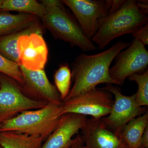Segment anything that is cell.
<instances>
[{"instance_id": "cell-1", "label": "cell", "mask_w": 148, "mask_h": 148, "mask_svg": "<svg viewBox=\"0 0 148 148\" xmlns=\"http://www.w3.org/2000/svg\"><path fill=\"white\" fill-rule=\"evenodd\" d=\"M131 44L119 41L101 53L93 55L82 53L78 56L73 63L71 71L74 85L65 101L95 88L101 84L118 85L110 76V66L118 54Z\"/></svg>"}, {"instance_id": "cell-2", "label": "cell", "mask_w": 148, "mask_h": 148, "mask_svg": "<svg viewBox=\"0 0 148 148\" xmlns=\"http://www.w3.org/2000/svg\"><path fill=\"white\" fill-rule=\"evenodd\" d=\"M147 15L138 8L137 1L125 0L116 10L103 18L91 41L104 49L118 37L132 34L148 23Z\"/></svg>"}, {"instance_id": "cell-3", "label": "cell", "mask_w": 148, "mask_h": 148, "mask_svg": "<svg viewBox=\"0 0 148 148\" xmlns=\"http://www.w3.org/2000/svg\"><path fill=\"white\" fill-rule=\"evenodd\" d=\"M45 8L43 25L56 38L69 43L85 52L93 51L97 47L83 33L77 19L64 8L61 1H41Z\"/></svg>"}, {"instance_id": "cell-4", "label": "cell", "mask_w": 148, "mask_h": 148, "mask_svg": "<svg viewBox=\"0 0 148 148\" xmlns=\"http://www.w3.org/2000/svg\"><path fill=\"white\" fill-rule=\"evenodd\" d=\"M61 105L48 103L42 108L22 112L2 122L0 132L13 131L39 135L46 140L55 130L63 115Z\"/></svg>"}, {"instance_id": "cell-5", "label": "cell", "mask_w": 148, "mask_h": 148, "mask_svg": "<svg viewBox=\"0 0 148 148\" xmlns=\"http://www.w3.org/2000/svg\"><path fill=\"white\" fill-rule=\"evenodd\" d=\"M48 103L29 98L18 83L0 73V123L24 111L42 108Z\"/></svg>"}, {"instance_id": "cell-6", "label": "cell", "mask_w": 148, "mask_h": 148, "mask_svg": "<svg viewBox=\"0 0 148 148\" xmlns=\"http://www.w3.org/2000/svg\"><path fill=\"white\" fill-rule=\"evenodd\" d=\"M114 102L111 92L96 87L62 102L61 114L89 115L101 119L108 115Z\"/></svg>"}, {"instance_id": "cell-7", "label": "cell", "mask_w": 148, "mask_h": 148, "mask_svg": "<svg viewBox=\"0 0 148 148\" xmlns=\"http://www.w3.org/2000/svg\"><path fill=\"white\" fill-rule=\"evenodd\" d=\"M101 89L113 94L115 101L108 116L102 118L104 122L117 135H121L124 126L130 121L147 112L146 108L138 106L135 101V94L125 96L120 88L113 84H107Z\"/></svg>"}, {"instance_id": "cell-8", "label": "cell", "mask_w": 148, "mask_h": 148, "mask_svg": "<svg viewBox=\"0 0 148 148\" xmlns=\"http://www.w3.org/2000/svg\"><path fill=\"white\" fill-rule=\"evenodd\" d=\"M73 13L83 33L91 40L101 20L110 13V0H64Z\"/></svg>"}, {"instance_id": "cell-9", "label": "cell", "mask_w": 148, "mask_h": 148, "mask_svg": "<svg viewBox=\"0 0 148 148\" xmlns=\"http://www.w3.org/2000/svg\"><path fill=\"white\" fill-rule=\"evenodd\" d=\"M115 59L114 64L110 69V76L118 85H122L130 76L147 70L148 51L142 43L133 39L130 46L121 51Z\"/></svg>"}, {"instance_id": "cell-10", "label": "cell", "mask_w": 148, "mask_h": 148, "mask_svg": "<svg viewBox=\"0 0 148 148\" xmlns=\"http://www.w3.org/2000/svg\"><path fill=\"white\" fill-rule=\"evenodd\" d=\"M24 79L21 86L24 93L36 101L60 105L62 103L59 92L49 82L44 70H29L19 65Z\"/></svg>"}, {"instance_id": "cell-11", "label": "cell", "mask_w": 148, "mask_h": 148, "mask_svg": "<svg viewBox=\"0 0 148 148\" xmlns=\"http://www.w3.org/2000/svg\"><path fill=\"white\" fill-rule=\"evenodd\" d=\"M17 48L19 65L33 71L44 70L48 50L42 33L22 36L18 40Z\"/></svg>"}, {"instance_id": "cell-12", "label": "cell", "mask_w": 148, "mask_h": 148, "mask_svg": "<svg viewBox=\"0 0 148 148\" xmlns=\"http://www.w3.org/2000/svg\"><path fill=\"white\" fill-rule=\"evenodd\" d=\"M82 136L86 148H127L117 135L101 119H86Z\"/></svg>"}, {"instance_id": "cell-13", "label": "cell", "mask_w": 148, "mask_h": 148, "mask_svg": "<svg viewBox=\"0 0 148 148\" xmlns=\"http://www.w3.org/2000/svg\"><path fill=\"white\" fill-rule=\"evenodd\" d=\"M86 116L73 113L64 114L57 127L40 148H70L74 142L73 137L84 127Z\"/></svg>"}, {"instance_id": "cell-14", "label": "cell", "mask_w": 148, "mask_h": 148, "mask_svg": "<svg viewBox=\"0 0 148 148\" xmlns=\"http://www.w3.org/2000/svg\"><path fill=\"white\" fill-rule=\"evenodd\" d=\"M42 33V26L38 20L31 26L11 34L0 36V55L10 61L19 64L17 42L22 36L32 33Z\"/></svg>"}, {"instance_id": "cell-15", "label": "cell", "mask_w": 148, "mask_h": 148, "mask_svg": "<svg viewBox=\"0 0 148 148\" xmlns=\"http://www.w3.org/2000/svg\"><path fill=\"white\" fill-rule=\"evenodd\" d=\"M37 18L30 14H14L9 12L0 10V36L29 27L38 21Z\"/></svg>"}, {"instance_id": "cell-16", "label": "cell", "mask_w": 148, "mask_h": 148, "mask_svg": "<svg viewBox=\"0 0 148 148\" xmlns=\"http://www.w3.org/2000/svg\"><path fill=\"white\" fill-rule=\"evenodd\" d=\"M148 126L147 111L142 115L131 120L124 126L121 136L127 148H140L142 136Z\"/></svg>"}, {"instance_id": "cell-17", "label": "cell", "mask_w": 148, "mask_h": 148, "mask_svg": "<svg viewBox=\"0 0 148 148\" xmlns=\"http://www.w3.org/2000/svg\"><path fill=\"white\" fill-rule=\"evenodd\" d=\"M43 138L13 131L0 132V146L3 148H40Z\"/></svg>"}, {"instance_id": "cell-18", "label": "cell", "mask_w": 148, "mask_h": 148, "mask_svg": "<svg viewBox=\"0 0 148 148\" xmlns=\"http://www.w3.org/2000/svg\"><path fill=\"white\" fill-rule=\"evenodd\" d=\"M0 10L30 14L41 19L45 13V8L42 3L35 0H3Z\"/></svg>"}, {"instance_id": "cell-19", "label": "cell", "mask_w": 148, "mask_h": 148, "mask_svg": "<svg viewBox=\"0 0 148 148\" xmlns=\"http://www.w3.org/2000/svg\"><path fill=\"white\" fill-rule=\"evenodd\" d=\"M72 78L71 71L68 64L61 65L54 73L55 86L59 92L62 102L66 100L70 92Z\"/></svg>"}, {"instance_id": "cell-20", "label": "cell", "mask_w": 148, "mask_h": 148, "mask_svg": "<svg viewBox=\"0 0 148 148\" xmlns=\"http://www.w3.org/2000/svg\"><path fill=\"white\" fill-rule=\"evenodd\" d=\"M131 81L135 82L138 85V90L135 93V101L138 106H148V70L142 74H133L128 77Z\"/></svg>"}, {"instance_id": "cell-21", "label": "cell", "mask_w": 148, "mask_h": 148, "mask_svg": "<svg viewBox=\"0 0 148 148\" xmlns=\"http://www.w3.org/2000/svg\"><path fill=\"white\" fill-rule=\"evenodd\" d=\"M0 73L13 79L21 86L24 83V79L20 71L19 64L10 61L0 55Z\"/></svg>"}, {"instance_id": "cell-22", "label": "cell", "mask_w": 148, "mask_h": 148, "mask_svg": "<svg viewBox=\"0 0 148 148\" xmlns=\"http://www.w3.org/2000/svg\"><path fill=\"white\" fill-rule=\"evenodd\" d=\"M133 39H137L145 46L148 45V23L132 34Z\"/></svg>"}, {"instance_id": "cell-23", "label": "cell", "mask_w": 148, "mask_h": 148, "mask_svg": "<svg viewBox=\"0 0 148 148\" xmlns=\"http://www.w3.org/2000/svg\"><path fill=\"white\" fill-rule=\"evenodd\" d=\"M70 148H86L82 136L78 134L74 138L73 143Z\"/></svg>"}, {"instance_id": "cell-24", "label": "cell", "mask_w": 148, "mask_h": 148, "mask_svg": "<svg viewBox=\"0 0 148 148\" xmlns=\"http://www.w3.org/2000/svg\"><path fill=\"white\" fill-rule=\"evenodd\" d=\"M138 8L143 13L147 15L148 13V1H137Z\"/></svg>"}, {"instance_id": "cell-25", "label": "cell", "mask_w": 148, "mask_h": 148, "mask_svg": "<svg viewBox=\"0 0 148 148\" xmlns=\"http://www.w3.org/2000/svg\"><path fill=\"white\" fill-rule=\"evenodd\" d=\"M148 147V126L146 127L144 131L142 139L141 146L140 148H146Z\"/></svg>"}, {"instance_id": "cell-26", "label": "cell", "mask_w": 148, "mask_h": 148, "mask_svg": "<svg viewBox=\"0 0 148 148\" xmlns=\"http://www.w3.org/2000/svg\"><path fill=\"white\" fill-rule=\"evenodd\" d=\"M3 0H0V10H1V6L3 3Z\"/></svg>"}, {"instance_id": "cell-27", "label": "cell", "mask_w": 148, "mask_h": 148, "mask_svg": "<svg viewBox=\"0 0 148 148\" xmlns=\"http://www.w3.org/2000/svg\"><path fill=\"white\" fill-rule=\"evenodd\" d=\"M0 148H3L1 146H0Z\"/></svg>"}, {"instance_id": "cell-28", "label": "cell", "mask_w": 148, "mask_h": 148, "mask_svg": "<svg viewBox=\"0 0 148 148\" xmlns=\"http://www.w3.org/2000/svg\"><path fill=\"white\" fill-rule=\"evenodd\" d=\"M1 123H0V127H1Z\"/></svg>"}, {"instance_id": "cell-29", "label": "cell", "mask_w": 148, "mask_h": 148, "mask_svg": "<svg viewBox=\"0 0 148 148\" xmlns=\"http://www.w3.org/2000/svg\"><path fill=\"white\" fill-rule=\"evenodd\" d=\"M146 148H148V147Z\"/></svg>"}, {"instance_id": "cell-30", "label": "cell", "mask_w": 148, "mask_h": 148, "mask_svg": "<svg viewBox=\"0 0 148 148\" xmlns=\"http://www.w3.org/2000/svg\"></svg>"}]
</instances>
